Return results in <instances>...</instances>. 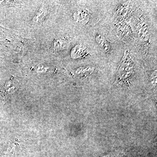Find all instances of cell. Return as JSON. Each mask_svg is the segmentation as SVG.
I'll return each mask as SVG.
<instances>
[{
	"label": "cell",
	"instance_id": "obj_1",
	"mask_svg": "<svg viewBox=\"0 0 157 157\" xmlns=\"http://www.w3.org/2000/svg\"><path fill=\"white\" fill-rule=\"evenodd\" d=\"M91 13L86 9H80L77 10L73 14L74 20L78 23H86L89 21L91 17Z\"/></svg>",
	"mask_w": 157,
	"mask_h": 157
},
{
	"label": "cell",
	"instance_id": "obj_2",
	"mask_svg": "<svg viewBox=\"0 0 157 157\" xmlns=\"http://www.w3.org/2000/svg\"><path fill=\"white\" fill-rule=\"evenodd\" d=\"M47 14V9L46 8L42 6L40 8L36 14L35 15L33 18V24L35 25H39L43 21V20L45 18Z\"/></svg>",
	"mask_w": 157,
	"mask_h": 157
},
{
	"label": "cell",
	"instance_id": "obj_3",
	"mask_svg": "<svg viewBox=\"0 0 157 157\" xmlns=\"http://www.w3.org/2000/svg\"><path fill=\"white\" fill-rule=\"evenodd\" d=\"M67 43V41L63 39H57L54 42V48L56 50H59L63 48Z\"/></svg>",
	"mask_w": 157,
	"mask_h": 157
},
{
	"label": "cell",
	"instance_id": "obj_4",
	"mask_svg": "<svg viewBox=\"0 0 157 157\" xmlns=\"http://www.w3.org/2000/svg\"><path fill=\"white\" fill-rule=\"evenodd\" d=\"M94 70V68L90 67H82L78 68L76 71V73L78 74L81 73H87L90 74L92 73Z\"/></svg>",
	"mask_w": 157,
	"mask_h": 157
},
{
	"label": "cell",
	"instance_id": "obj_5",
	"mask_svg": "<svg viewBox=\"0 0 157 157\" xmlns=\"http://www.w3.org/2000/svg\"><path fill=\"white\" fill-rule=\"evenodd\" d=\"M124 154L123 152H115L101 157H120Z\"/></svg>",
	"mask_w": 157,
	"mask_h": 157
}]
</instances>
